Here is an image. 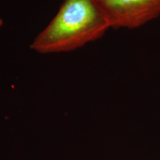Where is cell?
Masks as SVG:
<instances>
[{"label": "cell", "mask_w": 160, "mask_h": 160, "mask_svg": "<svg viewBox=\"0 0 160 160\" xmlns=\"http://www.w3.org/2000/svg\"><path fill=\"white\" fill-rule=\"evenodd\" d=\"M111 28L134 29L160 17V0H97Z\"/></svg>", "instance_id": "obj_2"}, {"label": "cell", "mask_w": 160, "mask_h": 160, "mask_svg": "<svg viewBox=\"0 0 160 160\" xmlns=\"http://www.w3.org/2000/svg\"><path fill=\"white\" fill-rule=\"evenodd\" d=\"M110 28L97 0H63L31 48L42 54L71 52L100 39Z\"/></svg>", "instance_id": "obj_1"}]
</instances>
